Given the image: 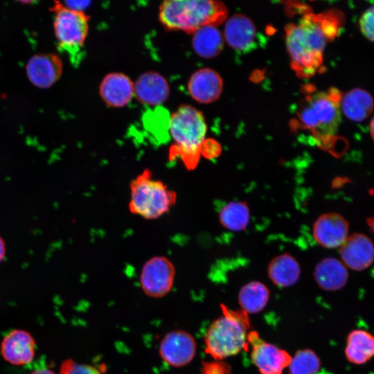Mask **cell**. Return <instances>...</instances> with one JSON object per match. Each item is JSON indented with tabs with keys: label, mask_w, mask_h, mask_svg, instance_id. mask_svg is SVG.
<instances>
[{
	"label": "cell",
	"mask_w": 374,
	"mask_h": 374,
	"mask_svg": "<svg viewBox=\"0 0 374 374\" xmlns=\"http://www.w3.org/2000/svg\"><path fill=\"white\" fill-rule=\"evenodd\" d=\"M341 20L338 12L307 13L285 28L291 66L299 78L314 75L321 66L326 44L336 37Z\"/></svg>",
	"instance_id": "1"
},
{
	"label": "cell",
	"mask_w": 374,
	"mask_h": 374,
	"mask_svg": "<svg viewBox=\"0 0 374 374\" xmlns=\"http://www.w3.org/2000/svg\"><path fill=\"white\" fill-rule=\"evenodd\" d=\"M206 132V123L200 111L189 105L179 106L169 121V132L174 141L170 159L179 157L188 170L194 169L201 156Z\"/></svg>",
	"instance_id": "2"
},
{
	"label": "cell",
	"mask_w": 374,
	"mask_h": 374,
	"mask_svg": "<svg viewBox=\"0 0 374 374\" xmlns=\"http://www.w3.org/2000/svg\"><path fill=\"white\" fill-rule=\"evenodd\" d=\"M226 16V7L217 1L167 0L159 11V21L167 30L192 34L204 26H217Z\"/></svg>",
	"instance_id": "3"
},
{
	"label": "cell",
	"mask_w": 374,
	"mask_h": 374,
	"mask_svg": "<svg viewBox=\"0 0 374 374\" xmlns=\"http://www.w3.org/2000/svg\"><path fill=\"white\" fill-rule=\"evenodd\" d=\"M222 316L214 321L205 335V351L215 360L236 355L248 349V314L242 310H233L221 305Z\"/></svg>",
	"instance_id": "4"
},
{
	"label": "cell",
	"mask_w": 374,
	"mask_h": 374,
	"mask_svg": "<svg viewBox=\"0 0 374 374\" xmlns=\"http://www.w3.org/2000/svg\"><path fill=\"white\" fill-rule=\"evenodd\" d=\"M341 97L335 88L307 96L297 112L299 127L319 141L331 140L341 122Z\"/></svg>",
	"instance_id": "5"
},
{
	"label": "cell",
	"mask_w": 374,
	"mask_h": 374,
	"mask_svg": "<svg viewBox=\"0 0 374 374\" xmlns=\"http://www.w3.org/2000/svg\"><path fill=\"white\" fill-rule=\"evenodd\" d=\"M128 209L145 220H156L168 213L177 202V193L144 169L130 183Z\"/></svg>",
	"instance_id": "6"
},
{
	"label": "cell",
	"mask_w": 374,
	"mask_h": 374,
	"mask_svg": "<svg viewBox=\"0 0 374 374\" xmlns=\"http://www.w3.org/2000/svg\"><path fill=\"white\" fill-rule=\"evenodd\" d=\"M53 10L54 33L60 48L75 55L87 37L89 17L84 12L67 8L59 2L55 3Z\"/></svg>",
	"instance_id": "7"
},
{
	"label": "cell",
	"mask_w": 374,
	"mask_h": 374,
	"mask_svg": "<svg viewBox=\"0 0 374 374\" xmlns=\"http://www.w3.org/2000/svg\"><path fill=\"white\" fill-rule=\"evenodd\" d=\"M175 274V267L169 258L163 256H153L141 268V287L150 297H163L172 290Z\"/></svg>",
	"instance_id": "8"
},
{
	"label": "cell",
	"mask_w": 374,
	"mask_h": 374,
	"mask_svg": "<svg viewBox=\"0 0 374 374\" xmlns=\"http://www.w3.org/2000/svg\"><path fill=\"white\" fill-rule=\"evenodd\" d=\"M247 339L251 346L252 361L260 374H281L289 366L292 359L290 354L265 341L256 331H250Z\"/></svg>",
	"instance_id": "9"
},
{
	"label": "cell",
	"mask_w": 374,
	"mask_h": 374,
	"mask_svg": "<svg viewBox=\"0 0 374 374\" xmlns=\"http://www.w3.org/2000/svg\"><path fill=\"white\" fill-rule=\"evenodd\" d=\"M159 352L163 361L168 365L182 367L193 359L196 353V342L186 331L172 330L161 339Z\"/></svg>",
	"instance_id": "10"
},
{
	"label": "cell",
	"mask_w": 374,
	"mask_h": 374,
	"mask_svg": "<svg viewBox=\"0 0 374 374\" xmlns=\"http://www.w3.org/2000/svg\"><path fill=\"white\" fill-rule=\"evenodd\" d=\"M62 62L53 53L34 55L27 62L26 73L29 81L36 87L47 89L61 77Z\"/></svg>",
	"instance_id": "11"
},
{
	"label": "cell",
	"mask_w": 374,
	"mask_h": 374,
	"mask_svg": "<svg viewBox=\"0 0 374 374\" xmlns=\"http://www.w3.org/2000/svg\"><path fill=\"white\" fill-rule=\"evenodd\" d=\"M312 234L316 242L325 248L340 247L348 237V223L338 213H324L313 224Z\"/></svg>",
	"instance_id": "12"
},
{
	"label": "cell",
	"mask_w": 374,
	"mask_h": 374,
	"mask_svg": "<svg viewBox=\"0 0 374 374\" xmlns=\"http://www.w3.org/2000/svg\"><path fill=\"white\" fill-rule=\"evenodd\" d=\"M339 254L345 266L362 271L374 261V244L364 234L353 233L339 247Z\"/></svg>",
	"instance_id": "13"
},
{
	"label": "cell",
	"mask_w": 374,
	"mask_h": 374,
	"mask_svg": "<svg viewBox=\"0 0 374 374\" xmlns=\"http://www.w3.org/2000/svg\"><path fill=\"white\" fill-rule=\"evenodd\" d=\"M35 341L24 330H13L2 340L1 353L6 361L20 366L32 362L35 356Z\"/></svg>",
	"instance_id": "14"
},
{
	"label": "cell",
	"mask_w": 374,
	"mask_h": 374,
	"mask_svg": "<svg viewBox=\"0 0 374 374\" xmlns=\"http://www.w3.org/2000/svg\"><path fill=\"white\" fill-rule=\"evenodd\" d=\"M134 95L142 104L157 106L168 100L170 86L158 72L148 71L140 75L134 83Z\"/></svg>",
	"instance_id": "15"
},
{
	"label": "cell",
	"mask_w": 374,
	"mask_h": 374,
	"mask_svg": "<svg viewBox=\"0 0 374 374\" xmlns=\"http://www.w3.org/2000/svg\"><path fill=\"white\" fill-rule=\"evenodd\" d=\"M222 88L223 82L221 76L209 68L196 71L188 82L190 96L200 103H210L218 99Z\"/></svg>",
	"instance_id": "16"
},
{
	"label": "cell",
	"mask_w": 374,
	"mask_h": 374,
	"mask_svg": "<svg viewBox=\"0 0 374 374\" xmlns=\"http://www.w3.org/2000/svg\"><path fill=\"white\" fill-rule=\"evenodd\" d=\"M99 93L109 107H122L127 105L134 96V83L122 73H110L101 81Z\"/></svg>",
	"instance_id": "17"
},
{
	"label": "cell",
	"mask_w": 374,
	"mask_h": 374,
	"mask_svg": "<svg viewBox=\"0 0 374 374\" xmlns=\"http://www.w3.org/2000/svg\"><path fill=\"white\" fill-rule=\"evenodd\" d=\"M256 33V28L249 17L236 14L226 21L223 37L233 49L247 51L253 46Z\"/></svg>",
	"instance_id": "18"
},
{
	"label": "cell",
	"mask_w": 374,
	"mask_h": 374,
	"mask_svg": "<svg viewBox=\"0 0 374 374\" xmlns=\"http://www.w3.org/2000/svg\"><path fill=\"white\" fill-rule=\"evenodd\" d=\"M314 276L317 285L326 291H336L345 286L348 273L345 265L335 258H326L315 266Z\"/></svg>",
	"instance_id": "19"
},
{
	"label": "cell",
	"mask_w": 374,
	"mask_h": 374,
	"mask_svg": "<svg viewBox=\"0 0 374 374\" xmlns=\"http://www.w3.org/2000/svg\"><path fill=\"white\" fill-rule=\"evenodd\" d=\"M267 275L274 284L287 287L295 284L301 275V267L297 260L290 253L274 257L267 267Z\"/></svg>",
	"instance_id": "20"
},
{
	"label": "cell",
	"mask_w": 374,
	"mask_h": 374,
	"mask_svg": "<svg viewBox=\"0 0 374 374\" xmlns=\"http://www.w3.org/2000/svg\"><path fill=\"white\" fill-rule=\"evenodd\" d=\"M373 108V98L364 89H353L341 97V110L353 121H364L371 114Z\"/></svg>",
	"instance_id": "21"
},
{
	"label": "cell",
	"mask_w": 374,
	"mask_h": 374,
	"mask_svg": "<svg viewBox=\"0 0 374 374\" xmlns=\"http://www.w3.org/2000/svg\"><path fill=\"white\" fill-rule=\"evenodd\" d=\"M345 355L353 364H365L374 357V336L364 330H353L347 337Z\"/></svg>",
	"instance_id": "22"
},
{
	"label": "cell",
	"mask_w": 374,
	"mask_h": 374,
	"mask_svg": "<svg viewBox=\"0 0 374 374\" xmlns=\"http://www.w3.org/2000/svg\"><path fill=\"white\" fill-rule=\"evenodd\" d=\"M192 46L199 56L211 58L223 49L224 37L217 26H204L193 33Z\"/></svg>",
	"instance_id": "23"
},
{
	"label": "cell",
	"mask_w": 374,
	"mask_h": 374,
	"mask_svg": "<svg viewBox=\"0 0 374 374\" xmlns=\"http://www.w3.org/2000/svg\"><path fill=\"white\" fill-rule=\"evenodd\" d=\"M269 298V291L261 282L251 281L241 287L238 302L242 310L248 313H257L264 309Z\"/></svg>",
	"instance_id": "24"
},
{
	"label": "cell",
	"mask_w": 374,
	"mask_h": 374,
	"mask_svg": "<svg viewBox=\"0 0 374 374\" xmlns=\"http://www.w3.org/2000/svg\"><path fill=\"white\" fill-rule=\"evenodd\" d=\"M250 220L247 204L242 201H232L224 205L219 213L222 226L233 231L244 230Z\"/></svg>",
	"instance_id": "25"
},
{
	"label": "cell",
	"mask_w": 374,
	"mask_h": 374,
	"mask_svg": "<svg viewBox=\"0 0 374 374\" xmlns=\"http://www.w3.org/2000/svg\"><path fill=\"white\" fill-rule=\"evenodd\" d=\"M320 367V359L312 350H301L291 359L289 374H317Z\"/></svg>",
	"instance_id": "26"
},
{
	"label": "cell",
	"mask_w": 374,
	"mask_h": 374,
	"mask_svg": "<svg viewBox=\"0 0 374 374\" xmlns=\"http://www.w3.org/2000/svg\"><path fill=\"white\" fill-rule=\"evenodd\" d=\"M60 374H103V373L92 365L81 364L72 359H67L62 363Z\"/></svg>",
	"instance_id": "27"
},
{
	"label": "cell",
	"mask_w": 374,
	"mask_h": 374,
	"mask_svg": "<svg viewBox=\"0 0 374 374\" xmlns=\"http://www.w3.org/2000/svg\"><path fill=\"white\" fill-rule=\"evenodd\" d=\"M359 27L362 34L374 42V5L362 14L359 19Z\"/></svg>",
	"instance_id": "28"
},
{
	"label": "cell",
	"mask_w": 374,
	"mask_h": 374,
	"mask_svg": "<svg viewBox=\"0 0 374 374\" xmlns=\"http://www.w3.org/2000/svg\"><path fill=\"white\" fill-rule=\"evenodd\" d=\"M201 374H231V367L222 361L203 363Z\"/></svg>",
	"instance_id": "29"
},
{
	"label": "cell",
	"mask_w": 374,
	"mask_h": 374,
	"mask_svg": "<svg viewBox=\"0 0 374 374\" xmlns=\"http://www.w3.org/2000/svg\"><path fill=\"white\" fill-rule=\"evenodd\" d=\"M220 151V146L215 141L205 139L201 148V155L207 159H212L219 154Z\"/></svg>",
	"instance_id": "30"
},
{
	"label": "cell",
	"mask_w": 374,
	"mask_h": 374,
	"mask_svg": "<svg viewBox=\"0 0 374 374\" xmlns=\"http://www.w3.org/2000/svg\"><path fill=\"white\" fill-rule=\"evenodd\" d=\"M91 3L90 1H64L62 5L71 10L84 12Z\"/></svg>",
	"instance_id": "31"
},
{
	"label": "cell",
	"mask_w": 374,
	"mask_h": 374,
	"mask_svg": "<svg viewBox=\"0 0 374 374\" xmlns=\"http://www.w3.org/2000/svg\"><path fill=\"white\" fill-rule=\"evenodd\" d=\"M6 255V246L5 242L2 238L0 236V262L3 260Z\"/></svg>",
	"instance_id": "32"
},
{
	"label": "cell",
	"mask_w": 374,
	"mask_h": 374,
	"mask_svg": "<svg viewBox=\"0 0 374 374\" xmlns=\"http://www.w3.org/2000/svg\"><path fill=\"white\" fill-rule=\"evenodd\" d=\"M30 374H56L52 370L47 369V368H42V369H37Z\"/></svg>",
	"instance_id": "33"
},
{
	"label": "cell",
	"mask_w": 374,
	"mask_h": 374,
	"mask_svg": "<svg viewBox=\"0 0 374 374\" xmlns=\"http://www.w3.org/2000/svg\"><path fill=\"white\" fill-rule=\"evenodd\" d=\"M368 226L370 227L371 230L374 234V217H371L367 219L366 220Z\"/></svg>",
	"instance_id": "34"
},
{
	"label": "cell",
	"mask_w": 374,
	"mask_h": 374,
	"mask_svg": "<svg viewBox=\"0 0 374 374\" xmlns=\"http://www.w3.org/2000/svg\"><path fill=\"white\" fill-rule=\"evenodd\" d=\"M370 133L372 139L374 141V116L373 117L370 123Z\"/></svg>",
	"instance_id": "35"
}]
</instances>
